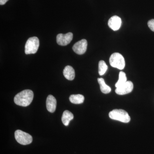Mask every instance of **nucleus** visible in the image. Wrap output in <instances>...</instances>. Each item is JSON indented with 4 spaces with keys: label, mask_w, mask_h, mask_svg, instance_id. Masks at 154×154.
I'll list each match as a JSON object with an SVG mask.
<instances>
[{
    "label": "nucleus",
    "mask_w": 154,
    "mask_h": 154,
    "mask_svg": "<svg viewBox=\"0 0 154 154\" xmlns=\"http://www.w3.org/2000/svg\"><path fill=\"white\" fill-rule=\"evenodd\" d=\"M33 98V91L30 90H25L16 95L14 97V101L16 105L27 107L31 104Z\"/></svg>",
    "instance_id": "f257e3e1"
},
{
    "label": "nucleus",
    "mask_w": 154,
    "mask_h": 154,
    "mask_svg": "<svg viewBox=\"0 0 154 154\" xmlns=\"http://www.w3.org/2000/svg\"><path fill=\"white\" fill-rule=\"evenodd\" d=\"M109 116L111 119L124 123H128L131 120L128 113L122 109H114L112 110L109 113Z\"/></svg>",
    "instance_id": "f03ea898"
},
{
    "label": "nucleus",
    "mask_w": 154,
    "mask_h": 154,
    "mask_svg": "<svg viewBox=\"0 0 154 154\" xmlns=\"http://www.w3.org/2000/svg\"><path fill=\"white\" fill-rule=\"evenodd\" d=\"M39 46L38 38L36 36L30 37L25 45V53L26 54H34L37 52Z\"/></svg>",
    "instance_id": "7ed1b4c3"
},
{
    "label": "nucleus",
    "mask_w": 154,
    "mask_h": 154,
    "mask_svg": "<svg viewBox=\"0 0 154 154\" xmlns=\"http://www.w3.org/2000/svg\"><path fill=\"white\" fill-rule=\"evenodd\" d=\"M109 62L111 66L120 70L123 69L125 67L124 58L123 56L119 53H114L111 54Z\"/></svg>",
    "instance_id": "20e7f679"
},
{
    "label": "nucleus",
    "mask_w": 154,
    "mask_h": 154,
    "mask_svg": "<svg viewBox=\"0 0 154 154\" xmlns=\"http://www.w3.org/2000/svg\"><path fill=\"white\" fill-rule=\"evenodd\" d=\"M15 137L17 142L23 145L29 144L33 141V138L30 134L20 130L15 131Z\"/></svg>",
    "instance_id": "39448f33"
},
{
    "label": "nucleus",
    "mask_w": 154,
    "mask_h": 154,
    "mask_svg": "<svg viewBox=\"0 0 154 154\" xmlns=\"http://www.w3.org/2000/svg\"><path fill=\"white\" fill-rule=\"evenodd\" d=\"M72 38L73 34L71 32L65 34L60 33L57 36V42L59 45L65 46L70 43Z\"/></svg>",
    "instance_id": "423d86ee"
},
{
    "label": "nucleus",
    "mask_w": 154,
    "mask_h": 154,
    "mask_svg": "<svg viewBox=\"0 0 154 154\" xmlns=\"http://www.w3.org/2000/svg\"><path fill=\"white\" fill-rule=\"evenodd\" d=\"M88 42L85 39H83L75 43L73 46L72 49L75 53L78 54H84L87 51Z\"/></svg>",
    "instance_id": "0eeeda50"
},
{
    "label": "nucleus",
    "mask_w": 154,
    "mask_h": 154,
    "mask_svg": "<svg viewBox=\"0 0 154 154\" xmlns=\"http://www.w3.org/2000/svg\"><path fill=\"white\" fill-rule=\"evenodd\" d=\"M133 84L131 81H127L126 83L120 87L116 88L115 92L119 95H123L128 94L132 92L133 89Z\"/></svg>",
    "instance_id": "6e6552de"
},
{
    "label": "nucleus",
    "mask_w": 154,
    "mask_h": 154,
    "mask_svg": "<svg viewBox=\"0 0 154 154\" xmlns=\"http://www.w3.org/2000/svg\"><path fill=\"white\" fill-rule=\"evenodd\" d=\"M122 20L120 17L117 16H114L109 19L108 22V25L110 28L113 30L116 31L121 27Z\"/></svg>",
    "instance_id": "1a4fd4ad"
},
{
    "label": "nucleus",
    "mask_w": 154,
    "mask_h": 154,
    "mask_svg": "<svg viewBox=\"0 0 154 154\" xmlns=\"http://www.w3.org/2000/svg\"><path fill=\"white\" fill-rule=\"evenodd\" d=\"M46 107L47 110L51 113L55 111L57 106V101L55 97L52 95H49L46 99Z\"/></svg>",
    "instance_id": "9d476101"
},
{
    "label": "nucleus",
    "mask_w": 154,
    "mask_h": 154,
    "mask_svg": "<svg viewBox=\"0 0 154 154\" xmlns=\"http://www.w3.org/2000/svg\"><path fill=\"white\" fill-rule=\"evenodd\" d=\"M63 74L67 79L72 81L75 79V70L70 66H67L65 67L63 70Z\"/></svg>",
    "instance_id": "9b49d317"
},
{
    "label": "nucleus",
    "mask_w": 154,
    "mask_h": 154,
    "mask_svg": "<svg viewBox=\"0 0 154 154\" xmlns=\"http://www.w3.org/2000/svg\"><path fill=\"white\" fill-rule=\"evenodd\" d=\"M74 118V115L69 110H65L64 111L62 116V121L64 125L68 126L70 122Z\"/></svg>",
    "instance_id": "f8f14e48"
},
{
    "label": "nucleus",
    "mask_w": 154,
    "mask_h": 154,
    "mask_svg": "<svg viewBox=\"0 0 154 154\" xmlns=\"http://www.w3.org/2000/svg\"><path fill=\"white\" fill-rule=\"evenodd\" d=\"M69 99L70 102L74 104H82L85 101V97L81 94L71 95Z\"/></svg>",
    "instance_id": "ddd939ff"
},
{
    "label": "nucleus",
    "mask_w": 154,
    "mask_h": 154,
    "mask_svg": "<svg viewBox=\"0 0 154 154\" xmlns=\"http://www.w3.org/2000/svg\"><path fill=\"white\" fill-rule=\"evenodd\" d=\"M98 82L100 85V90L103 94H109L111 91V88L106 85L104 79L102 78L98 79Z\"/></svg>",
    "instance_id": "4468645a"
},
{
    "label": "nucleus",
    "mask_w": 154,
    "mask_h": 154,
    "mask_svg": "<svg viewBox=\"0 0 154 154\" xmlns=\"http://www.w3.org/2000/svg\"><path fill=\"white\" fill-rule=\"evenodd\" d=\"M127 82V77L125 73L123 72H120L119 73V77L118 82L115 84V87L116 88H118L122 85Z\"/></svg>",
    "instance_id": "2eb2a0df"
},
{
    "label": "nucleus",
    "mask_w": 154,
    "mask_h": 154,
    "mask_svg": "<svg viewBox=\"0 0 154 154\" xmlns=\"http://www.w3.org/2000/svg\"><path fill=\"white\" fill-rule=\"evenodd\" d=\"M108 69V66L104 60H100L99 63V73L100 75L105 74Z\"/></svg>",
    "instance_id": "dca6fc26"
},
{
    "label": "nucleus",
    "mask_w": 154,
    "mask_h": 154,
    "mask_svg": "<svg viewBox=\"0 0 154 154\" xmlns=\"http://www.w3.org/2000/svg\"><path fill=\"white\" fill-rule=\"evenodd\" d=\"M148 25L149 28L154 32V19H151L148 22Z\"/></svg>",
    "instance_id": "f3484780"
},
{
    "label": "nucleus",
    "mask_w": 154,
    "mask_h": 154,
    "mask_svg": "<svg viewBox=\"0 0 154 154\" xmlns=\"http://www.w3.org/2000/svg\"><path fill=\"white\" fill-rule=\"evenodd\" d=\"M9 0H0V5H5Z\"/></svg>",
    "instance_id": "a211bd4d"
}]
</instances>
